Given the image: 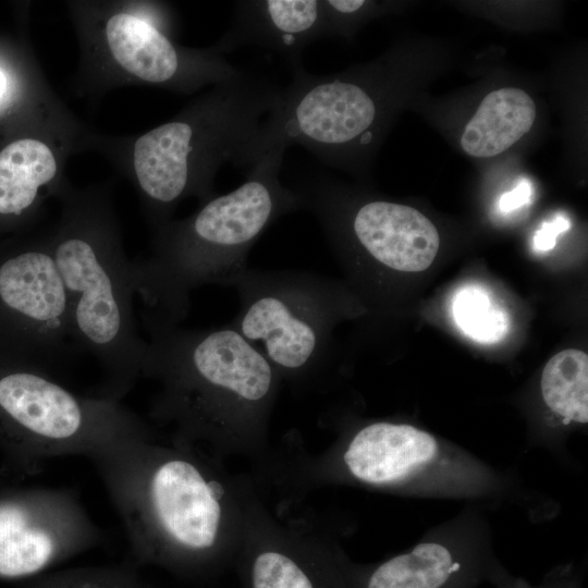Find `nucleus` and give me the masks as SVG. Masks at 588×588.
Instances as JSON below:
<instances>
[{
    "mask_svg": "<svg viewBox=\"0 0 588 588\" xmlns=\"http://www.w3.org/2000/svg\"><path fill=\"white\" fill-rule=\"evenodd\" d=\"M326 35L322 0L238 1L220 49L257 46L279 52L294 66L303 50Z\"/></svg>",
    "mask_w": 588,
    "mask_h": 588,
    "instance_id": "13",
    "label": "nucleus"
},
{
    "mask_svg": "<svg viewBox=\"0 0 588 588\" xmlns=\"http://www.w3.org/2000/svg\"><path fill=\"white\" fill-rule=\"evenodd\" d=\"M451 314L455 326L478 343H497L509 330L507 311L480 283H465L455 290Z\"/></svg>",
    "mask_w": 588,
    "mask_h": 588,
    "instance_id": "19",
    "label": "nucleus"
},
{
    "mask_svg": "<svg viewBox=\"0 0 588 588\" xmlns=\"http://www.w3.org/2000/svg\"><path fill=\"white\" fill-rule=\"evenodd\" d=\"M587 564L571 560L550 568L538 584H531L524 577L513 575L498 559L487 576V583L493 588H585Z\"/></svg>",
    "mask_w": 588,
    "mask_h": 588,
    "instance_id": "21",
    "label": "nucleus"
},
{
    "mask_svg": "<svg viewBox=\"0 0 588 588\" xmlns=\"http://www.w3.org/2000/svg\"><path fill=\"white\" fill-rule=\"evenodd\" d=\"M540 399L549 413L544 451L564 466L574 461L561 445L558 428L588 422V356L579 350H564L549 359L540 376Z\"/></svg>",
    "mask_w": 588,
    "mask_h": 588,
    "instance_id": "14",
    "label": "nucleus"
},
{
    "mask_svg": "<svg viewBox=\"0 0 588 588\" xmlns=\"http://www.w3.org/2000/svg\"><path fill=\"white\" fill-rule=\"evenodd\" d=\"M535 118L536 106L526 91L513 87L491 91L466 124L462 148L477 158L499 155L529 132Z\"/></svg>",
    "mask_w": 588,
    "mask_h": 588,
    "instance_id": "15",
    "label": "nucleus"
},
{
    "mask_svg": "<svg viewBox=\"0 0 588 588\" xmlns=\"http://www.w3.org/2000/svg\"><path fill=\"white\" fill-rule=\"evenodd\" d=\"M21 588H151L126 566H84L51 571L22 581Z\"/></svg>",
    "mask_w": 588,
    "mask_h": 588,
    "instance_id": "20",
    "label": "nucleus"
},
{
    "mask_svg": "<svg viewBox=\"0 0 588 588\" xmlns=\"http://www.w3.org/2000/svg\"><path fill=\"white\" fill-rule=\"evenodd\" d=\"M487 509L464 504L407 550L376 563H347L348 588H478L499 559Z\"/></svg>",
    "mask_w": 588,
    "mask_h": 588,
    "instance_id": "10",
    "label": "nucleus"
},
{
    "mask_svg": "<svg viewBox=\"0 0 588 588\" xmlns=\"http://www.w3.org/2000/svg\"><path fill=\"white\" fill-rule=\"evenodd\" d=\"M134 168L145 196L160 209L170 208L191 191L186 162L172 122L136 140Z\"/></svg>",
    "mask_w": 588,
    "mask_h": 588,
    "instance_id": "17",
    "label": "nucleus"
},
{
    "mask_svg": "<svg viewBox=\"0 0 588 588\" xmlns=\"http://www.w3.org/2000/svg\"><path fill=\"white\" fill-rule=\"evenodd\" d=\"M231 287L240 309L230 324L281 382L302 390L319 385L332 329L346 308L338 285L307 271L247 269Z\"/></svg>",
    "mask_w": 588,
    "mask_h": 588,
    "instance_id": "7",
    "label": "nucleus"
},
{
    "mask_svg": "<svg viewBox=\"0 0 588 588\" xmlns=\"http://www.w3.org/2000/svg\"><path fill=\"white\" fill-rule=\"evenodd\" d=\"M7 86V79L3 73L0 71V97L3 95Z\"/></svg>",
    "mask_w": 588,
    "mask_h": 588,
    "instance_id": "24",
    "label": "nucleus"
},
{
    "mask_svg": "<svg viewBox=\"0 0 588 588\" xmlns=\"http://www.w3.org/2000/svg\"><path fill=\"white\" fill-rule=\"evenodd\" d=\"M569 225V219L563 213L543 222L532 237V249L537 253L551 250L556 244V237L568 230Z\"/></svg>",
    "mask_w": 588,
    "mask_h": 588,
    "instance_id": "22",
    "label": "nucleus"
},
{
    "mask_svg": "<svg viewBox=\"0 0 588 588\" xmlns=\"http://www.w3.org/2000/svg\"><path fill=\"white\" fill-rule=\"evenodd\" d=\"M106 35L114 59L138 78L167 83L179 73L181 57L177 49L148 22L118 13L109 19Z\"/></svg>",
    "mask_w": 588,
    "mask_h": 588,
    "instance_id": "16",
    "label": "nucleus"
},
{
    "mask_svg": "<svg viewBox=\"0 0 588 588\" xmlns=\"http://www.w3.org/2000/svg\"><path fill=\"white\" fill-rule=\"evenodd\" d=\"M137 563L191 579L234 565L256 489L223 460L156 431L93 460Z\"/></svg>",
    "mask_w": 588,
    "mask_h": 588,
    "instance_id": "1",
    "label": "nucleus"
},
{
    "mask_svg": "<svg viewBox=\"0 0 588 588\" xmlns=\"http://www.w3.org/2000/svg\"><path fill=\"white\" fill-rule=\"evenodd\" d=\"M346 225L366 256L393 271L426 270L440 245L438 231L427 217L413 207L392 201L364 203Z\"/></svg>",
    "mask_w": 588,
    "mask_h": 588,
    "instance_id": "12",
    "label": "nucleus"
},
{
    "mask_svg": "<svg viewBox=\"0 0 588 588\" xmlns=\"http://www.w3.org/2000/svg\"><path fill=\"white\" fill-rule=\"evenodd\" d=\"M51 246L62 280L73 335L100 364L103 381L93 395L118 401L140 377L146 340L137 332L132 262L102 230L71 229Z\"/></svg>",
    "mask_w": 588,
    "mask_h": 588,
    "instance_id": "6",
    "label": "nucleus"
},
{
    "mask_svg": "<svg viewBox=\"0 0 588 588\" xmlns=\"http://www.w3.org/2000/svg\"><path fill=\"white\" fill-rule=\"evenodd\" d=\"M140 377L159 390L149 416L168 437L224 460L269 453V427L282 384L265 357L230 323L207 329L145 324Z\"/></svg>",
    "mask_w": 588,
    "mask_h": 588,
    "instance_id": "2",
    "label": "nucleus"
},
{
    "mask_svg": "<svg viewBox=\"0 0 588 588\" xmlns=\"http://www.w3.org/2000/svg\"><path fill=\"white\" fill-rule=\"evenodd\" d=\"M154 431L121 402L82 395L47 373L0 363V451L11 471L32 475L63 456L93 461Z\"/></svg>",
    "mask_w": 588,
    "mask_h": 588,
    "instance_id": "5",
    "label": "nucleus"
},
{
    "mask_svg": "<svg viewBox=\"0 0 588 588\" xmlns=\"http://www.w3.org/2000/svg\"><path fill=\"white\" fill-rule=\"evenodd\" d=\"M101 531L72 489L0 491V580L25 581L95 547Z\"/></svg>",
    "mask_w": 588,
    "mask_h": 588,
    "instance_id": "11",
    "label": "nucleus"
},
{
    "mask_svg": "<svg viewBox=\"0 0 588 588\" xmlns=\"http://www.w3.org/2000/svg\"><path fill=\"white\" fill-rule=\"evenodd\" d=\"M282 158L280 152L266 155L242 185L167 228L152 256L132 262L144 324L177 326L189 311L195 289L232 286L248 269V253L268 226L301 209L296 191L280 181Z\"/></svg>",
    "mask_w": 588,
    "mask_h": 588,
    "instance_id": "4",
    "label": "nucleus"
},
{
    "mask_svg": "<svg viewBox=\"0 0 588 588\" xmlns=\"http://www.w3.org/2000/svg\"><path fill=\"white\" fill-rule=\"evenodd\" d=\"M531 184L527 180H522L515 188L504 193L498 203L502 212H511L528 204L531 199Z\"/></svg>",
    "mask_w": 588,
    "mask_h": 588,
    "instance_id": "23",
    "label": "nucleus"
},
{
    "mask_svg": "<svg viewBox=\"0 0 588 588\" xmlns=\"http://www.w3.org/2000/svg\"><path fill=\"white\" fill-rule=\"evenodd\" d=\"M348 527L285 518L267 507L257 488L246 511L234 566L241 588H348Z\"/></svg>",
    "mask_w": 588,
    "mask_h": 588,
    "instance_id": "9",
    "label": "nucleus"
},
{
    "mask_svg": "<svg viewBox=\"0 0 588 588\" xmlns=\"http://www.w3.org/2000/svg\"><path fill=\"white\" fill-rule=\"evenodd\" d=\"M271 469L297 492L346 486L397 497L462 501L488 511L515 509L532 523L553 519L559 503L513 468H501L409 422L346 426L322 452L294 451Z\"/></svg>",
    "mask_w": 588,
    "mask_h": 588,
    "instance_id": "3",
    "label": "nucleus"
},
{
    "mask_svg": "<svg viewBox=\"0 0 588 588\" xmlns=\"http://www.w3.org/2000/svg\"><path fill=\"white\" fill-rule=\"evenodd\" d=\"M81 354L51 246L0 253V363L57 378Z\"/></svg>",
    "mask_w": 588,
    "mask_h": 588,
    "instance_id": "8",
    "label": "nucleus"
},
{
    "mask_svg": "<svg viewBox=\"0 0 588 588\" xmlns=\"http://www.w3.org/2000/svg\"><path fill=\"white\" fill-rule=\"evenodd\" d=\"M57 172L50 148L40 140L24 138L0 151V217H20L30 209L39 187Z\"/></svg>",
    "mask_w": 588,
    "mask_h": 588,
    "instance_id": "18",
    "label": "nucleus"
}]
</instances>
